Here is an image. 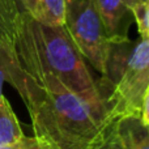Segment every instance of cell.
<instances>
[{
    "instance_id": "cell-1",
    "label": "cell",
    "mask_w": 149,
    "mask_h": 149,
    "mask_svg": "<svg viewBox=\"0 0 149 149\" xmlns=\"http://www.w3.org/2000/svg\"><path fill=\"white\" fill-rule=\"evenodd\" d=\"M15 89L26 105L34 136L52 149H98L115 122L109 98H85L52 74L31 76L22 70Z\"/></svg>"
},
{
    "instance_id": "cell-2",
    "label": "cell",
    "mask_w": 149,
    "mask_h": 149,
    "mask_svg": "<svg viewBox=\"0 0 149 149\" xmlns=\"http://www.w3.org/2000/svg\"><path fill=\"white\" fill-rule=\"evenodd\" d=\"M16 52L26 73H49L73 93L90 100H110V86L94 80L85 59L64 25L47 26L22 16L16 37Z\"/></svg>"
},
{
    "instance_id": "cell-3",
    "label": "cell",
    "mask_w": 149,
    "mask_h": 149,
    "mask_svg": "<svg viewBox=\"0 0 149 149\" xmlns=\"http://www.w3.org/2000/svg\"><path fill=\"white\" fill-rule=\"evenodd\" d=\"M101 79L110 86L111 116L141 118L149 98V39L110 41Z\"/></svg>"
},
{
    "instance_id": "cell-4",
    "label": "cell",
    "mask_w": 149,
    "mask_h": 149,
    "mask_svg": "<svg viewBox=\"0 0 149 149\" xmlns=\"http://www.w3.org/2000/svg\"><path fill=\"white\" fill-rule=\"evenodd\" d=\"M64 28L82 58L102 74L110 39L94 0H64Z\"/></svg>"
},
{
    "instance_id": "cell-5",
    "label": "cell",
    "mask_w": 149,
    "mask_h": 149,
    "mask_svg": "<svg viewBox=\"0 0 149 149\" xmlns=\"http://www.w3.org/2000/svg\"><path fill=\"white\" fill-rule=\"evenodd\" d=\"M98 149H149V128L139 118H120L110 126Z\"/></svg>"
},
{
    "instance_id": "cell-6",
    "label": "cell",
    "mask_w": 149,
    "mask_h": 149,
    "mask_svg": "<svg viewBox=\"0 0 149 149\" xmlns=\"http://www.w3.org/2000/svg\"><path fill=\"white\" fill-rule=\"evenodd\" d=\"M110 41L128 39L131 26V7L139 0H94Z\"/></svg>"
},
{
    "instance_id": "cell-7",
    "label": "cell",
    "mask_w": 149,
    "mask_h": 149,
    "mask_svg": "<svg viewBox=\"0 0 149 149\" xmlns=\"http://www.w3.org/2000/svg\"><path fill=\"white\" fill-rule=\"evenodd\" d=\"M20 21L21 15L16 0H0V42L16 47Z\"/></svg>"
},
{
    "instance_id": "cell-8",
    "label": "cell",
    "mask_w": 149,
    "mask_h": 149,
    "mask_svg": "<svg viewBox=\"0 0 149 149\" xmlns=\"http://www.w3.org/2000/svg\"><path fill=\"white\" fill-rule=\"evenodd\" d=\"M24 136L18 119L10 103L3 95L0 98V147L12 144Z\"/></svg>"
},
{
    "instance_id": "cell-9",
    "label": "cell",
    "mask_w": 149,
    "mask_h": 149,
    "mask_svg": "<svg viewBox=\"0 0 149 149\" xmlns=\"http://www.w3.org/2000/svg\"><path fill=\"white\" fill-rule=\"evenodd\" d=\"M22 67L17 58L16 47L0 42V98L3 97V84L8 81L15 86L21 74Z\"/></svg>"
},
{
    "instance_id": "cell-10",
    "label": "cell",
    "mask_w": 149,
    "mask_h": 149,
    "mask_svg": "<svg viewBox=\"0 0 149 149\" xmlns=\"http://www.w3.org/2000/svg\"><path fill=\"white\" fill-rule=\"evenodd\" d=\"M30 17L42 25H64V0H36Z\"/></svg>"
},
{
    "instance_id": "cell-11",
    "label": "cell",
    "mask_w": 149,
    "mask_h": 149,
    "mask_svg": "<svg viewBox=\"0 0 149 149\" xmlns=\"http://www.w3.org/2000/svg\"><path fill=\"white\" fill-rule=\"evenodd\" d=\"M132 18L137 25L140 38L149 39V1L139 0L131 7Z\"/></svg>"
},
{
    "instance_id": "cell-12",
    "label": "cell",
    "mask_w": 149,
    "mask_h": 149,
    "mask_svg": "<svg viewBox=\"0 0 149 149\" xmlns=\"http://www.w3.org/2000/svg\"><path fill=\"white\" fill-rule=\"evenodd\" d=\"M50 148L51 147L47 143L38 139L37 136H33V137L22 136L20 140L12 143V144L0 147V149H50Z\"/></svg>"
},
{
    "instance_id": "cell-13",
    "label": "cell",
    "mask_w": 149,
    "mask_h": 149,
    "mask_svg": "<svg viewBox=\"0 0 149 149\" xmlns=\"http://www.w3.org/2000/svg\"><path fill=\"white\" fill-rule=\"evenodd\" d=\"M17 8L20 10L21 17L22 16H31V12L36 5V0H16Z\"/></svg>"
},
{
    "instance_id": "cell-14",
    "label": "cell",
    "mask_w": 149,
    "mask_h": 149,
    "mask_svg": "<svg viewBox=\"0 0 149 149\" xmlns=\"http://www.w3.org/2000/svg\"><path fill=\"white\" fill-rule=\"evenodd\" d=\"M143 1H149V0H143Z\"/></svg>"
},
{
    "instance_id": "cell-15",
    "label": "cell",
    "mask_w": 149,
    "mask_h": 149,
    "mask_svg": "<svg viewBox=\"0 0 149 149\" xmlns=\"http://www.w3.org/2000/svg\"><path fill=\"white\" fill-rule=\"evenodd\" d=\"M50 149H52V148H50Z\"/></svg>"
}]
</instances>
